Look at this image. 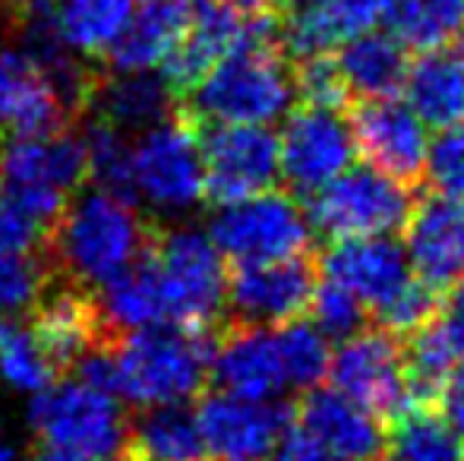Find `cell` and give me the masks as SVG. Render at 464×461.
I'll return each instance as SVG.
<instances>
[{"label":"cell","mask_w":464,"mask_h":461,"mask_svg":"<svg viewBox=\"0 0 464 461\" xmlns=\"http://www.w3.org/2000/svg\"><path fill=\"white\" fill-rule=\"evenodd\" d=\"M202 123H276L294 105V67L278 42V13L259 19L256 32L227 51L180 99Z\"/></svg>","instance_id":"1"},{"label":"cell","mask_w":464,"mask_h":461,"mask_svg":"<svg viewBox=\"0 0 464 461\" xmlns=\"http://www.w3.org/2000/svg\"><path fill=\"white\" fill-rule=\"evenodd\" d=\"M152 231L155 222H146L133 203L82 187L42 244L54 259L57 275L98 291L146 250Z\"/></svg>","instance_id":"2"},{"label":"cell","mask_w":464,"mask_h":461,"mask_svg":"<svg viewBox=\"0 0 464 461\" xmlns=\"http://www.w3.org/2000/svg\"><path fill=\"white\" fill-rule=\"evenodd\" d=\"M215 329L161 322L121 335L114 345L117 395L140 408L196 399L208 382Z\"/></svg>","instance_id":"3"},{"label":"cell","mask_w":464,"mask_h":461,"mask_svg":"<svg viewBox=\"0 0 464 461\" xmlns=\"http://www.w3.org/2000/svg\"><path fill=\"white\" fill-rule=\"evenodd\" d=\"M89 184L80 130L13 136L0 146V190L48 234L76 190Z\"/></svg>","instance_id":"4"},{"label":"cell","mask_w":464,"mask_h":461,"mask_svg":"<svg viewBox=\"0 0 464 461\" xmlns=\"http://www.w3.org/2000/svg\"><path fill=\"white\" fill-rule=\"evenodd\" d=\"M136 199L165 216L189 212L206 199V168H202L199 120L184 105L171 117L142 130L130 142Z\"/></svg>","instance_id":"5"},{"label":"cell","mask_w":464,"mask_h":461,"mask_svg":"<svg viewBox=\"0 0 464 461\" xmlns=\"http://www.w3.org/2000/svg\"><path fill=\"white\" fill-rule=\"evenodd\" d=\"M152 253L165 288L168 322L187 329H215L225 320L227 265L208 231L193 225H155Z\"/></svg>","instance_id":"6"},{"label":"cell","mask_w":464,"mask_h":461,"mask_svg":"<svg viewBox=\"0 0 464 461\" xmlns=\"http://www.w3.org/2000/svg\"><path fill=\"white\" fill-rule=\"evenodd\" d=\"M414 193L372 165H351L325 187L306 197L310 231L325 240L398 234L414 203Z\"/></svg>","instance_id":"7"},{"label":"cell","mask_w":464,"mask_h":461,"mask_svg":"<svg viewBox=\"0 0 464 461\" xmlns=\"http://www.w3.org/2000/svg\"><path fill=\"white\" fill-rule=\"evenodd\" d=\"M208 237L227 263L250 265L310 253L313 231L297 197L272 187L237 203L215 206Z\"/></svg>","instance_id":"8"},{"label":"cell","mask_w":464,"mask_h":461,"mask_svg":"<svg viewBox=\"0 0 464 461\" xmlns=\"http://www.w3.org/2000/svg\"><path fill=\"white\" fill-rule=\"evenodd\" d=\"M29 424L44 446L114 461H121L127 439V411L117 395L92 389L76 376H63L35 392L29 405Z\"/></svg>","instance_id":"9"},{"label":"cell","mask_w":464,"mask_h":461,"mask_svg":"<svg viewBox=\"0 0 464 461\" xmlns=\"http://www.w3.org/2000/svg\"><path fill=\"white\" fill-rule=\"evenodd\" d=\"M206 203L225 206L272 190L281 180L278 133L266 123H202Z\"/></svg>","instance_id":"10"},{"label":"cell","mask_w":464,"mask_h":461,"mask_svg":"<svg viewBox=\"0 0 464 461\" xmlns=\"http://www.w3.org/2000/svg\"><path fill=\"white\" fill-rule=\"evenodd\" d=\"M325 379H332V389L376 418L392 420L408 408L404 341L379 326L361 329L351 339L338 341V351H332Z\"/></svg>","instance_id":"11"},{"label":"cell","mask_w":464,"mask_h":461,"mask_svg":"<svg viewBox=\"0 0 464 461\" xmlns=\"http://www.w3.org/2000/svg\"><path fill=\"white\" fill-rule=\"evenodd\" d=\"M357 158L354 133L342 111L329 108H297L285 114L278 136L281 180L294 197L306 199Z\"/></svg>","instance_id":"12"},{"label":"cell","mask_w":464,"mask_h":461,"mask_svg":"<svg viewBox=\"0 0 464 461\" xmlns=\"http://www.w3.org/2000/svg\"><path fill=\"white\" fill-rule=\"evenodd\" d=\"M348 123L354 133L357 155H363L367 165L389 174L408 190H420L430 149V127L411 111L408 101L398 95L357 101L351 108Z\"/></svg>","instance_id":"13"},{"label":"cell","mask_w":464,"mask_h":461,"mask_svg":"<svg viewBox=\"0 0 464 461\" xmlns=\"http://www.w3.org/2000/svg\"><path fill=\"white\" fill-rule=\"evenodd\" d=\"M319 282V265L313 253H300L276 263L234 265L227 278V320L250 322V326H281L297 320L310 307L313 288Z\"/></svg>","instance_id":"14"},{"label":"cell","mask_w":464,"mask_h":461,"mask_svg":"<svg viewBox=\"0 0 464 461\" xmlns=\"http://www.w3.org/2000/svg\"><path fill=\"white\" fill-rule=\"evenodd\" d=\"M25 326L32 329L35 341L48 354L57 376L73 373V367L86 351L121 341V335L111 332V326L104 322L95 291L67 282L61 275L29 310Z\"/></svg>","instance_id":"15"},{"label":"cell","mask_w":464,"mask_h":461,"mask_svg":"<svg viewBox=\"0 0 464 461\" xmlns=\"http://www.w3.org/2000/svg\"><path fill=\"white\" fill-rule=\"evenodd\" d=\"M294 420V408L281 399L253 401L231 392H206L196 408L206 452L218 461H263Z\"/></svg>","instance_id":"16"},{"label":"cell","mask_w":464,"mask_h":461,"mask_svg":"<svg viewBox=\"0 0 464 461\" xmlns=\"http://www.w3.org/2000/svg\"><path fill=\"white\" fill-rule=\"evenodd\" d=\"M263 16L269 13H240L225 0H193L187 29L159 63L161 80L178 99H184L227 51H234L256 32Z\"/></svg>","instance_id":"17"},{"label":"cell","mask_w":464,"mask_h":461,"mask_svg":"<svg viewBox=\"0 0 464 461\" xmlns=\"http://www.w3.org/2000/svg\"><path fill=\"white\" fill-rule=\"evenodd\" d=\"M404 253L414 278L446 294L464 278V203L427 190L404 218Z\"/></svg>","instance_id":"18"},{"label":"cell","mask_w":464,"mask_h":461,"mask_svg":"<svg viewBox=\"0 0 464 461\" xmlns=\"http://www.w3.org/2000/svg\"><path fill=\"white\" fill-rule=\"evenodd\" d=\"M316 265L319 275L351 291L370 313L401 294L414 278L408 253L395 240V234L332 240V246L316 259Z\"/></svg>","instance_id":"19"},{"label":"cell","mask_w":464,"mask_h":461,"mask_svg":"<svg viewBox=\"0 0 464 461\" xmlns=\"http://www.w3.org/2000/svg\"><path fill=\"white\" fill-rule=\"evenodd\" d=\"M395 0H287L278 10V42L287 61L332 54L342 42L370 32Z\"/></svg>","instance_id":"20"},{"label":"cell","mask_w":464,"mask_h":461,"mask_svg":"<svg viewBox=\"0 0 464 461\" xmlns=\"http://www.w3.org/2000/svg\"><path fill=\"white\" fill-rule=\"evenodd\" d=\"M208 379L218 382L221 392L240 395V399H278L287 386L272 329L250 326V322H237L225 316L215 329Z\"/></svg>","instance_id":"21"},{"label":"cell","mask_w":464,"mask_h":461,"mask_svg":"<svg viewBox=\"0 0 464 461\" xmlns=\"http://www.w3.org/2000/svg\"><path fill=\"white\" fill-rule=\"evenodd\" d=\"M294 424L342 461H389V430L382 418L338 389H306L294 408Z\"/></svg>","instance_id":"22"},{"label":"cell","mask_w":464,"mask_h":461,"mask_svg":"<svg viewBox=\"0 0 464 461\" xmlns=\"http://www.w3.org/2000/svg\"><path fill=\"white\" fill-rule=\"evenodd\" d=\"M0 123L13 136H42L76 127L44 70L19 44H0Z\"/></svg>","instance_id":"23"},{"label":"cell","mask_w":464,"mask_h":461,"mask_svg":"<svg viewBox=\"0 0 464 461\" xmlns=\"http://www.w3.org/2000/svg\"><path fill=\"white\" fill-rule=\"evenodd\" d=\"M193 0H142V10L127 19L117 38L102 51L98 63L111 73L152 70L165 61L180 32L187 29Z\"/></svg>","instance_id":"24"},{"label":"cell","mask_w":464,"mask_h":461,"mask_svg":"<svg viewBox=\"0 0 464 461\" xmlns=\"http://www.w3.org/2000/svg\"><path fill=\"white\" fill-rule=\"evenodd\" d=\"M178 105L180 99L168 89L161 73H149V70H133V73L98 70L92 99H89V114L114 123L117 130H123L130 136L171 117Z\"/></svg>","instance_id":"25"},{"label":"cell","mask_w":464,"mask_h":461,"mask_svg":"<svg viewBox=\"0 0 464 461\" xmlns=\"http://www.w3.org/2000/svg\"><path fill=\"white\" fill-rule=\"evenodd\" d=\"M401 92L408 95L404 101L411 111L427 127L446 130L464 123V51L452 44L423 51L408 63Z\"/></svg>","instance_id":"26"},{"label":"cell","mask_w":464,"mask_h":461,"mask_svg":"<svg viewBox=\"0 0 464 461\" xmlns=\"http://www.w3.org/2000/svg\"><path fill=\"white\" fill-rule=\"evenodd\" d=\"M95 297H98V307H102L104 322H108L111 332H117V335L168 322L165 288H161L152 240H149V246L127 265V269L117 272L111 282H104L102 288L95 291Z\"/></svg>","instance_id":"27"},{"label":"cell","mask_w":464,"mask_h":461,"mask_svg":"<svg viewBox=\"0 0 464 461\" xmlns=\"http://www.w3.org/2000/svg\"><path fill=\"white\" fill-rule=\"evenodd\" d=\"M338 73L348 86L351 101L389 99L401 95L404 76H408V48L392 32H361L338 44Z\"/></svg>","instance_id":"28"},{"label":"cell","mask_w":464,"mask_h":461,"mask_svg":"<svg viewBox=\"0 0 464 461\" xmlns=\"http://www.w3.org/2000/svg\"><path fill=\"white\" fill-rule=\"evenodd\" d=\"M196 411L180 405L140 408V414L127 418L121 461H206Z\"/></svg>","instance_id":"29"},{"label":"cell","mask_w":464,"mask_h":461,"mask_svg":"<svg viewBox=\"0 0 464 461\" xmlns=\"http://www.w3.org/2000/svg\"><path fill=\"white\" fill-rule=\"evenodd\" d=\"M389 424V461H464V439L436 408L408 405Z\"/></svg>","instance_id":"30"},{"label":"cell","mask_w":464,"mask_h":461,"mask_svg":"<svg viewBox=\"0 0 464 461\" xmlns=\"http://www.w3.org/2000/svg\"><path fill=\"white\" fill-rule=\"evenodd\" d=\"M82 149H86V178L95 190H104L117 199H127L136 206L133 168H130V136L117 130L114 123L86 114L76 120Z\"/></svg>","instance_id":"31"},{"label":"cell","mask_w":464,"mask_h":461,"mask_svg":"<svg viewBox=\"0 0 464 461\" xmlns=\"http://www.w3.org/2000/svg\"><path fill=\"white\" fill-rule=\"evenodd\" d=\"M385 19L404 48L423 54L464 35V0H395Z\"/></svg>","instance_id":"32"},{"label":"cell","mask_w":464,"mask_h":461,"mask_svg":"<svg viewBox=\"0 0 464 461\" xmlns=\"http://www.w3.org/2000/svg\"><path fill=\"white\" fill-rule=\"evenodd\" d=\"M57 29L80 57H102L133 16V0H54Z\"/></svg>","instance_id":"33"},{"label":"cell","mask_w":464,"mask_h":461,"mask_svg":"<svg viewBox=\"0 0 464 461\" xmlns=\"http://www.w3.org/2000/svg\"><path fill=\"white\" fill-rule=\"evenodd\" d=\"M278 348V360L285 370V386L294 392H306V389L319 386L329 373V339L313 326L310 320L297 316V320H287L281 326H272Z\"/></svg>","instance_id":"34"},{"label":"cell","mask_w":464,"mask_h":461,"mask_svg":"<svg viewBox=\"0 0 464 461\" xmlns=\"http://www.w3.org/2000/svg\"><path fill=\"white\" fill-rule=\"evenodd\" d=\"M54 278L57 265L44 244L23 253H0V313H29Z\"/></svg>","instance_id":"35"},{"label":"cell","mask_w":464,"mask_h":461,"mask_svg":"<svg viewBox=\"0 0 464 461\" xmlns=\"http://www.w3.org/2000/svg\"><path fill=\"white\" fill-rule=\"evenodd\" d=\"M0 376L6 386L32 395L57 379V370L25 322H0Z\"/></svg>","instance_id":"36"},{"label":"cell","mask_w":464,"mask_h":461,"mask_svg":"<svg viewBox=\"0 0 464 461\" xmlns=\"http://www.w3.org/2000/svg\"><path fill=\"white\" fill-rule=\"evenodd\" d=\"M306 313H310L313 326L329 341H344L370 326V310L351 291H344L342 284L329 282V278H319L316 282Z\"/></svg>","instance_id":"37"},{"label":"cell","mask_w":464,"mask_h":461,"mask_svg":"<svg viewBox=\"0 0 464 461\" xmlns=\"http://www.w3.org/2000/svg\"><path fill=\"white\" fill-rule=\"evenodd\" d=\"M291 67H294V92H297L300 105L329 108V111H344L348 105H354L332 54L300 57V61H291Z\"/></svg>","instance_id":"38"},{"label":"cell","mask_w":464,"mask_h":461,"mask_svg":"<svg viewBox=\"0 0 464 461\" xmlns=\"http://www.w3.org/2000/svg\"><path fill=\"white\" fill-rule=\"evenodd\" d=\"M423 180L442 197L464 203V123L440 130L430 139Z\"/></svg>","instance_id":"39"},{"label":"cell","mask_w":464,"mask_h":461,"mask_svg":"<svg viewBox=\"0 0 464 461\" xmlns=\"http://www.w3.org/2000/svg\"><path fill=\"white\" fill-rule=\"evenodd\" d=\"M440 303H442L440 291H433L430 284H423L420 278H411L408 288H404L398 297H392L385 307H379L376 313H372V320H376L379 329H385V332L398 335V339L404 341L411 332H417L423 322L433 320V313L440 310Z\"/></svg>","instance_id":"40"},{"label":"cell","mask_w":464,"mask_h":461,"mask_svg":"<svg viewBox=\"0 0 464 461\" xmlns=\"http://www.w3.org/2000/svg\"><path fill=\"white\" fill-rule=\"evenodd\" d=\"M44 240V228L25 216L4 190H0V253H23Z\"/></svg>","instance_id":"41"},{"label":"cell","mask_w":464,"mask_h":461,"mask_svg":"<svg viewBox=\"0 0 464 461\" xmlns=\"http://www.w3.org/2000/svg\"><path fill=\"white\" fill-rule=\"evenodd\" d=\"M430 329L446 345L449 354L455 360H461L464 357V284L461 282L442 294V303L433 313V320H430Z\"/></svg>","instance_id":"42"},{"label":"cell","mask_w":464,"mask_h":461,"mask_svg":"<svg viewBox=\"0 0 464 461\" xmlns=\"http://www.w3.org/2000/svg\"><path fill=\"white\" fill-rule=\"evenodd\" d=\"M272 456H276V461H342V458L332 456L323 443H316L304 427L294 424V420L287 424V430L281 433Z\"/></svg>","instance_id":"43"},{"label":"cell","mask_w":464,"mask_h":461,"mask_svg":"<svg viewBox=\"0 0 464 461\" xmlns=\"http://www.w3.org/2000/svg\"><path fill=\"white\" fill-rule=\"evenodd\" d=\"M436 411L442 414L449 427L464 439V357L449 370L446 382H442L440 395H436Z\"/></svg>","instance_id":"44"},{"label":"cell","mask_w":464,"mask_h":461,"mask_svg":"<svg viewBox=\"0 0 464 461\" xmlns=\"http://www.w3.org/2000/svg\"><path fill=\"white\" fill-rule=\"evenodd\" d=\"M25 0H0V42H10L13 32H16V23L23 16Z\"/></svg>","instance_id":"45"},{"label":"cell","mask_w":464,"mask_h":461,"mask_svg":"<svg viewBox=\"0 0 464 461\" xmlns=\"http://www.w3.org/2000/svg\"><path fill=\"white\" fill-rule=\"evenodd\" d=\"M32 461H114V458H102V456H86V452H73V449H57V446H44L32 456Z\"/></svg>","instance_id":"46"},{"label":"cell","mask_w":464,"mask_h":461,"mask_svg":"<svg viewBox=\"0 0 464 461\" xmlns=\"http://www.w3.org/2000/svg\"><path fill=\"white\" fill-rule=\"evenodd\" d=\"M225 4H231L240 13H278L287 0H225Z\"/></svg>","instance_id":"47"},{"label":"cell","mask_w":464,"mask_h":461,"mask_svg":"<svg viewBox=\"0 0 464 461\" xmlns=\"http://www.w3.org/2000/svg\"><path fill=\"white\" fill-rule=\"evenodd\" d=\"M16 458V446L10 443V439H6V433L0 430V461H13Z\"/></svg>","instance_id":"48"},{"label":"cell","mask_w":464,"mask_h":461,"mask_svg":"<svg viewBox=\"0 0 464 461\" xmlns=\"http://www.w3.org/2000/svg\"><path fill=\"white\" fill-rule=\"evenodd\" d=\"M459 42H461V51H464V35H461V38H459Z\"/></svg>","instance_id":"49"},{"label":"cell","mask_w":464,"mask_h":461,"mask_svg":"<svg viewBox=\"0 0 464 461\" xmlns=\"http://www.w3.org/2000/svg\"><path fill=\"white\" fill-rule=\"evenodd\" d=\"M0 130H4V123H0Z\"/></svg>","instance_id":"50"}]
</instances>
